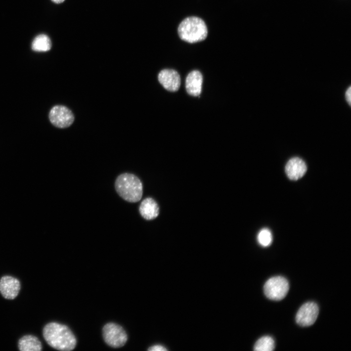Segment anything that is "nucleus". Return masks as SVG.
<instances>
[{
  "instance_id": "423d86ee",
  "label": "nucleus",
  "mask_w": 351,
  "mask_h": 351,
  "mask_svg": "<svg viewBox=\"0 0 351 351\" xmlns=\"http://www.w3.org/2000/svg\"><path fill=\"white\" fill-rule=\"evenodd\" d=\"M49 118L53 125L60 128L70 126L74 120V115L71 110L62 105L54 106L49 112Z\"/></svg>"
},
{
  "instance_id": "dca6fc26",
  "label": "nucleus",
  "mask_w": 351,
  "mask_h": 351,
  "mask_svg": "<svg viewBox=\"0 0 351 351\" xmlns=\"http://www.w3.org/2000/svg\"><path fill=\"white\" fill-rule=\"evenodd\" d=\"M257 240L263 247L269 246L272 242V235L270 231L266 228L262 229L258 234Z\"/></svg>"
},
{
  "instance_id": "39448f33",
  "label": "nucleus",
  "mask_w": 351,
  "mask_h": 351,
  "mask_svg": "<svg viewBox=\"0 0 351 351\" xmlns=\"http://www.w3.org/2000/svg\"><path fill=\"white\" fill-rule=\"evenodd\" d=\"M289 289L288 280L282 276L269 279L264 286V292L267 298L275 301L281 300L287 295Z\"/></svg>"
},
{
  "instance_id": "0eeeda50",
  "label": "nucleus",
  "mask_w": 351,
  "mask_h": 351,
  "mask_svg": "<svg viewBox=\"0 0 351 351\" xmlns=\"http://www.w3.org/2000/svg\"><path fill=\"white\" fill-rule=\"evenodd\" d=\"M318 313L317 305L313 302H308L298 310L296 315V322L301 326H311L316 321Z\"/></svg>"
},
{
  "instance_id": "f257e3e1",
  "label": "nucleus",
  "mask_w": 351,
  "mask_h": 351,
  "mask_svg": "<svg viewBox=\"0 0 351 351\" xmlns=\"http://www.w3.org/2000/svg\"><path fill=\"white\" fill-rule=\"evenodd\" d=\"M43 335L47 343L58 350L72 351L77 344L76 337L69 327L58 323L51 322L46 325Z\"/></svg>"
},
{
  "instance_id": "f3484780",
  "label": "nucleus",
  "mask_w": 351,
  "mask_h": 351,
  "mask_svg": "<svg viewBox=\"0 0 351 351\" xmlns=\"http://www.w3.org/2000/svg\"><path fill=\"white\" fill-rule=\"evenodd\" d=\"M149 351H165L167 349L163 346L159 345H156L150 347L148 349Z\"/></svg>"
},
{
  "instance_id": "f8f14e48",
  "label": "nucleus",
  "mask_w": 351,
  "mask_h": 351,
  "mask_svg": "<svg viewBox=\"0 0 351 351\" xmlns=\"http://www.w3.org/2000/svg\"><path fill=\"white\" fill-rule=\"evenodd\" d=\"M141 215L146 220L156 218L159 212V207L156 201L152 198L144 199L139 208Z\"/></svg>"
},
{
  "instance_id": "9d476101",
  "label": "nucleus",
  "mask_w": 351,
  "mask_h": 351,
  "mask_svg": "<svg viewBox=\"0 0 351 351\" xmlns=\"http://www.w3.org/2000/svg\"><path fill=\"white\" fill-rule=\"evenodd\" d=\"M307 170L305 162L300 158H291L286 164L285 173L291 180H297L304 176Z\"/></svg>"
},
{
  "instance_id": "20e7f679",
  "label": "nucleus",
  "mask_w": 351,
  "mask_h": 351,
  "mask_svg": "<svg viewBox=\"0 0 351 351\" xmlns=\"http://www.w3.org/2000/svg\"><path fill=\"white\" fill-rule=\"evenodd\" d=\"M102 335L105 343L109 346L118 348L123 346L127 341V334L120 325L108 323L102 329Z\"/></svg>"
},
{
  "instance_id": "ddd939ff",
  "label": "nucleus",
  "mask_w": 351,
  "mask_h": 351,
  "mask_svg": "<svg viewBox=\"0 0 351 351\" xmlns=\"http://www.w3.org/2000/svg\"><path fill=\"white\" fill-rule=\"evenodd\" d=\"M19 349L21 351H40L42 345L39 339L32 335H26L19 341Z\"/></svg>"
},
{
  "instance_id": "6ab92c4d",
  "label": "nucleus",
  "mask_w": 351,
  "mask_h": 351,
  "mask_svg": "<svg viewBox=\"0 0 351 351\" xmlns=\"http://www.w3.org/2000/svg\"><path fill=\"white\" fill-rule=\"evenodd\" d=\"M51 0L56 3H60L63 2L65 0Z\"/></svg>"
},
{
  "instance_id": "2eb2a0df",
  "label": "nucleus",
  "mask_w": 351,
  "mask_h": 351,
  "mask_svg": "<svg viewBox=\"0 0 351 351\" xmlns=\"http://www.w3.org/2000/svg\"><path fill=\"white\" fill-rule=\"evenodd\" d=\"M275 347L273 339L269 336H265L259 338L254 346L255 351H272Z\"/></svg>"
},
{
  "instance_id": "f03ea898",
  "label": "nucleus",
  "mask_w": 351,
  "mask_h": 351,
  "mask_svg": "<svg viewBox=\"0 0 351 351\" xmlns=\"http://www.w3.org/2000/svg\"><path fill=\"white\" fill-rule=\"evenodd\" d=\"M178 35L181 39L189 43H196L204 40L208 35V29L204 21L196 16L185 18L177 28Z\"/></svg>"
},
{
  "instance_id": "4468645a",
  "label": "nucleus",
  "mask_w": 351,
  "mask_h": 351,
  "mask_svg": "<svg viewBox=\"0 0 351 351\" xmlns=\"http://www.w3.org/2000/svg\"><path fill=\"white\" fill-rule=\"evenodd\" d=\"M51 48V41L46 35L41 34L37 36L32 43V48L35 51L46 52Z\"/></svg>"
},
{
  "instance_id": "9b49d317",
  "label": "nucleus",
  "mask_w": 351,
  "mask_h": 351,
  "mask_svg": "<svg viewBox=\"0 0 351 351\" xmlns=\"http://www.w3.org/2000/svg\"><path fill=\"white\" fill-rule=\"evenodd\" d=\"M203 77L197 70L191 72L187 76L185 86L187 93L192 96H198L201 92Z\"/></svg>"
},
{
  "instance_id": "1a4fd4ad",
  "label": "nucleus",
  "mask_w": 351,
  "mask_h": 351,
  "mask_svg": "<svg viewBox=\"0 0 351 351\" xmlns=\"http://www.w3.org/2000/svg\"><path fill=\"white\" fill-rule=\"evenodd\" d=\"M20 288L18 279L11 276H4L0 280V292L6 299H13L18 295Z\"/></svg>"
},
{
  "instance_id": "6e6552de",
  "label": "nucleus",
  "mask_w": 351,
  "mask_h": 351,
  "mask_svg": "<svg viewBox=\"0 0 351 351\" xmlns=\"http://www.w3.org/2000/svg\"><path fill=\"white\" fill-rule=\"evenodd\" d=\"M158 79L163 87L170 92H176L180 85V78L178 73L173 69L161 70L158 75Z\"/></svg>"
},
{
  "instance_id": "7ed1b4c3",
  "label": "nucleus",
  "mask_w": 351,
  "mask_h": 351,
  "mask_svg": "<svg viewBox=\"0 0 351 351\" xmlns=\"http://www.w3.org/2000/svg\"><path fill=\"white\" fill-rule=\"evenodd\" d=\"M115 189L120 196L129 202H138L142 196V183L136 176L132 174L119 175L115 181Z\"/></svg>"
},
{
  "instance_id": "a211bd4d",
  "label": "nucleus",
  "mask_w": 351,
  "mask_h": 351,
  "mask_svg": "<svg viewBox=\"0 0 351 351\" xmlns=\"http://www.w3.org/2000/svg\"><path fill=\"white\" fill-rule=\"evenodd\" d=\"M351 87L350 86L348 89L347 90L346 93H345V98L346 99L349 104V105H351Z\"/></svg>"
}]
</instances>
